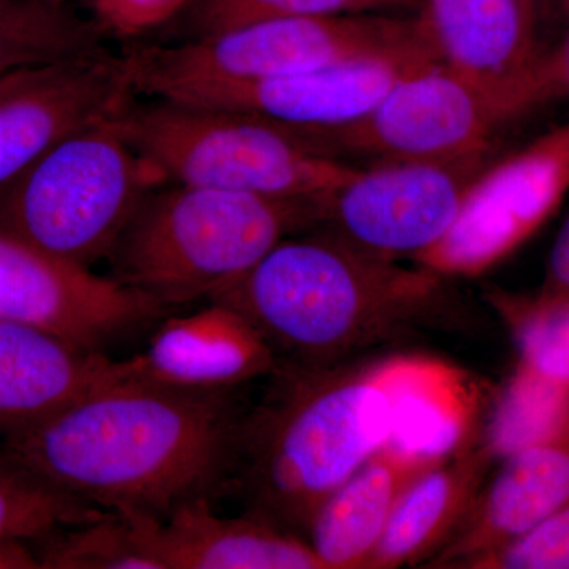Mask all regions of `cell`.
I'll return each instance as SVG.
<instances>
[{
    "mask_svg": "<svg viewBox=\"0 0 569 569\" xmlns=\"http://www.w3.org/2000/svg\"><path fill=\"white\" fill-rule=\"evenodd\" d=\"M271 376L246 415L236 478L253 516L296 535L387 445L447 458L477 432L485 402L473 377L425 355L279 366Z\"/></svg>",
    "mask_w": 569,
    "mask_h": 569,
    "instance_id": "1",
    "label": "cell"
},
{
    "mask_svg": "<svg viewBox=\"0 0 569 569\" xmlns=\"http://www.w3.org/2000/svg\"><path fill=\"white\" fill-rule=\"evenodd\" d=\"M421 10V0H192L181 14L182 40L288 18Z\"/></svg>",
    "mask_w": 569,
    "mask_h": 569,
    "instance_id": "24",
    "label": "cell"
},
{
    "mask_svg": "<svg viewBox=\"0 0 569 569\" xmlns=\"http://www.w3.org/2000/svg\"><path fill=\"white\" fill-rule=\"evenodd\" d=\"M244 418L233 389L174 387L137 370L7 433L3 458L86 503L163 519L227 486Z\"/></svg>",
    "mask_w": 569,
    "mask_h": 569,
    "instance_id": "2",
    "label": "cell"
},
{
    "mask_svg": "<svg viewBox=\"0 0 569 569\" xmlns=\"http://www.w3.org/2000/svg\"><path fill=\"white\" fill-rule=\"evenodd\" d=\"M123 58L133 91L160 99H182L206 89L290 77L348 62H441L421 13L254 22L173 44L134 47Z\"/></svg>",
    "mask_w": 569,
    "mask_h": 569,
    "instance_id": "5",
    "label": "cell"
},
{
    "mask_svg": "<svg viewBox=\"0 0 569 569\" xmlns=\"http://www.w3.org/2000/svg\"><path fill=\"white\" fill-rule=\"evenodd\" d=\"M167 306L114 277L96 274L0 227V318L32 326L84 350L164 316Z\"/></svg>",
    "mask_w": 569,
    "mask_h": 569,
    "instance_id": "11",
    "label": "cell"
},
{
    "mask_svg": "<svg viewBox=\"0 0 569 569\" xmlns=\"http://www.w3.org/2000/svg\"><path fill=\"white\" fill-rule=\"evenodd\" d=\"M500 126L481 93L441 62L407 74L358 121L301 134L329 156L380 162L452 160L489 151Z\"/></svg>",
    "mask_w": 569,
    "mask_h": 569,
    "instance_id": "10",
    "label": "cell"
},
{
    "mask_svg": "<svg viewBox=\"0 0 569 569\" xmlns=\"http://www.w3.org/2000/svg\"><path fill=\"white\" fill-rule=\"evenodd\" d=\"M321 219L323 201L164 182L119 238L111 277L168 309L211 301L282 239Z\"/></svg>",
    "mask_w": 569,
    "mask_h": 569,
    "instance_id": "4",
    "label": "cell"
},
{
    "mask_svg": "<svg viewBox=\"0 0 569 569\" xmlns=\"http://www.w3.org/2000/svg\"><path fill=\"white\" fill-rule=\"evenodd\" d=\"M126 58L107 50L0 78V187L67 134L133 99Z\"/></svg>",
    "mask_w": 569,
    "mask_h": 569,
    "instance_id": "12",
    "label": "cell"
},
{
    "mask_svg": "<svg viewBox=\"0 0 569 569\" xmlns=\"http://www.w3.org/2000/svg\"><path fill=\"white\" fill-rule=\"evenodd\" d=\"M107 509L86 503L0 463V541H28L102 518Z\"/></svg>",
    "mask_w": 569,
    "mask_h": 569,
    "instance_id": "25",
    "label": "cell"
},
{
    "mask_svg": "<svg viewBox=\"0 0 569 569\" xmlns=\"http://www.w3.org/2000/svg\"><path fill=\"white\" fill-rule=\"evenodd\" d=\"M43 2L59 3V6H67V0H43Z\"/></svg>",
    "mask_w": 569,
    "mask_h": 569,
    "instance_id": "32",
    "label": "cell"
},
{
    "mask_svg": "<svg viewBox=\"0 0 569 569\" xmlns=\"http://www.w3.org/2000/svg\"><path fill=\"white\" fill-rule=\"evenodd\" d=\"M137 370L134 358L114 361L103 351L0 318V432L51 417Z\"/></svg>",
    "mask_w": 569,
    "mask_h": 569,
    "instance_id": "17",
    "label": "cell"
},
{
    "mask_svg": "<svg viewBox=\"0 0 569 569\" xmlns=\"http://www.w3.org/2000/svg\"><path fill=\"white\" fill-rule=\"evenodd\" d=\"M0 569H40V561L24 542L0 541Z\"/></svg>",
    "mask_w": 569,
    "mask_h": 569,
    "instance_id": "30",
    "label": "cell"
},
{
    "mask_svg": "<svg viewBox=\"0 0 569 569\" xmlns=\"http://www.w3.org/2000/svg\"><path fill=\"white\" fill-rule=\"evenodd\" d=\"M541 298H567L569 296V217L550 250L545 282L537 293Z\"/></svg>",
    "mask_w": 569,
    "mask_h": 569,
    "instance_id": "29",
    "label": "cell"
},
{
    "mask_svg": "<svg viewBox=\"0 0 569 569\" xmlns=\"http://www.w3.org/2000/svg\"><path fill=\"white\" fill-rule=\"evenodd\" d=\"M116 121L167 182L323 201L358 170L282 126L209 104L130 99Z\"/></svg>",
    "mask_w": 569,
    "mask_h": 569,
    "instance_id": "6",
    "label": "cell"
},
{
    "mask_svg": "<svg viewBox=\"0 0 569 569\" xmlns=\"http://www.w3.org/2000/svg\"><path fill=\"white\" fill-rule=\"evenodd\" d=\"M490 301L515 337L516 367L569 389V296L492 293Z\"/></svg>",
    "mask_w": 569,
    "mask_h": 569,
    "instance_id": "22",
    "label": "cell"
},
{
    "mask_svg": "<svg viewBox=\"0 0 569 569\" xmlns=\"http://www.w3.org/2000/svg\"><path fill=\"white\" fill-rule=\"evenodd\" d=\"M192 0H91L92 21L102 36L133 40L181 17Z\"/></svg>",
    "mask_w": 569,
    "mask_h": 569,
    "instance_id": "27",
    "label": "cell"
},
{
    "mask_svg": "<svg viewBox=\"0 0 569 569\" xmlns=\"http://www.w3.org/2000/svg\"><path fill=\"white\" fill-rule=\"evenodd\" d=\"M497 462L481 432L407 490L366 569L422 567L462 526Z\"/></svg>",
    "mask_w": 569,
    "mask_h": 569,
    "instance_id": "20",
    "label": "cell"
},
{
    "mask_svg": "<svg viewBox=\"0 0 569 569\" xmlns=\"http://www.w3.org/2000/svg\"><path fill=\"white\" fill-rule=\"evenodd\" d=\"M569 501V413L500 460L462 526L422 568H466Z\"/></svg>",
    "mask_w": 569,
    "mask_h": 569,
    "instance_id": "15",
    "label": "cell"
},
{
    "mask_svg": "<svg viewBox=\"0 0 569 569\" xmlns=\"http://www.w3.org/2000/svg\"><path fill=\"white\" fill-rule=\"evenodd\" d=\"M36 553L47 569H160L126 511L69 527L40 539Z\"/></svg>",
    "mask_w": 569,
    "mask_h": 569,
    "instance_id": "23",
    "label": "cell"
},
{
    "mask_svg": "<svg viewBox=\"0 0 569 569\" xmlns=\"http://www.w3.org/2000/svg\"><path fill=\"white\" fill-rule=\"evenodd\" d=\"M467 569H569V501Z\"/></svg>",
    "mask_w": 569,
    "mask_h": 569,
    "instance_id": "26",
    "label": "cell"
},
{
    "mask_svg": "<svg viewBox=\"0 0 569 569\" xmlns=\"http://www.w3.org/2000/svg\"><path fill=\"white\" fill-rule=\"evenodd\" d=\"M138 373L190 389H234L271 376L276 356L244 317L212 302L189 316L168 318L144 353Z\"/></svg>",
    "mask_w": 569,
    "mask_h": 569,
    "instance_id": "18",
    "label": "cell"
},
{
    "mask_svg": "<svg viewBox=\"0 0 569 569\" xmlns=\"http://www.w3.org/2000/svg\"><path fill=\"white\" fill-rule=\"evenodd\" d=\"M93 21L43 0H0V78L103 51Z\"/></svg>",
    "mask_w": 569,
    "mask_h": 569,
    "instance_id": "21",
    "label": "cell"
},
{
    "mask_svg": "<svg viewBox=\"0 0 569 569\" xmlns=\"http://www.w3.org/2000/svg\"><path fill=\"white\" fill-rule=\"evenodd\" d=\"M489 151L452 160L380 162L326 197V231L348 244L399 260L437 244L458 220Z\"/></svg>",
    "mask_w": 569,
    "mask_h": 569,
    "instance_id": "9",
    "label": "cell"
},
{
    "mask_svg": "<svg viewBox=\"0 0 569 569\" xmlns=\"http://www.w3.org/2000/svg\"><path fill=\"white\" fill-rule=\"evenodd\" d=\"M535 9L538 21L542 17H549L569 24V0H535Z\"/></svg>",
    "mask_w": 569,
    "mask_h": 569,
    "instance_id": "31",
    "label": "cell"
},
{
    "mask_svg": "<svg viewBox=\"0 0 569 569\" xmlns=\"http://www.w3.org/2000/svg\"><path fill=\"white\" fill-rule=\"evenodd\" d=\"M440 61L473 86L498 122L526 112L542 48L535 0H421Z\"/></svg>",
    "mask_w": 569,
    "mask_h": 569,
    "instance_id": "13",
    "label": "cell"
},
{
    "mask_svg": "<svg viewBox=\"0 0 569 569\" xmlns=\"http://www.w3.org/2000/svg\"><path fill=\"white\" fill-rule=\"evenodd\" d=\"M432 63L437 62H348L290 77L206 89L171 100L246 112L291 132L310 134L358 121L397 81Z\"/></svg>",
    "mask_w": 569,
    "mask_h": 569,
    "instance_id": "14",
    "label": "cell"
},
{
    "mask_svg": "<svg viewBox=\"0 0 569 569\" xmlns=\"http://www.w3.org/2000/svg\"><path fill=\"white\" fill-rule=\"evenodd\" d=\"M445 277L406 268L329 233L282 239L212 298L246 318L277 367H326L430 321ZM209 301V302H211Z\"/></svg>",
    "mask_w": 569,
    "mask_h": 569,
    "instance_id": "3",
    "label": "cell"
},
{
    "mask_svg": "<svg viewBox=\"0 0 569 569\" xmlns=\"http://www.w3.org/2000/svg\"><path fill=\"white\" fill-rule=\"evenodd\" d=\"M447 458L389 443L359 467L307 527V541L325 569H366L407 490Z\"/></svg>",
    "mask_w": 569,
    "mask_h": 569,
    "instance_id": "19",
    "label": "cell"
},
{
    "mask_svg": "<svg viewBox=\"0 0 569 569\" xmlns=\"http://www.w3.org/2000/svg\"><path fill=\"white\" fill-rule=\"evenodd\" d=\"M569 192V121L478 176L458 220L415 263L445 277H477L526 244Z\"/></svg>",
    "mask_w": 569,
    "mask_h": 569,
    "instance_id": "8",
    "label": "cell"
},
{
    "mask_svg": "<svg viewBox=\"0 0 569 569\" xmlns=\"http://www.w3.org/2000/svg\"><path fill=\"white\" fill-rule=\"evenodd\" d=\"M553 100H569V31L539 54L527 86L526 112Z\"/></svg>",
    "mask_w": 569,
    "mask_h": 569,
    "instance_id": "28",
    "label": "cell"
},
{
    "mask_svg": "<svg viewBox=\"0 0 569 569\" xmlns=\"http://www.w3.org/2000/svg\"><path fill=\"white\" fill-rule=\"evenodd\" d=\"M164 182L114 112L67 134L0 187V227L91 268L110 260L146 194Z\"/></svg>",
    "mask_w": 569,
    "mask_h": 569,
    "instance_id": "7",
    "label": "cell"
},
{
    "mask_svg": "<svg viewBox=\"0 0 569 569\" xmlns=\"http://www.w3.org/2000/svg\"><path fill=\"white\" fill-rule=\"evenodd\" d=\"M126 512L160 569H325L307 539L253 515L220 518L211 498L187 501L163 519Z\"/></svg>",
    "mask_w": 569,
    "mask_h": 569,
    "instance_id": "16",
    "label": "cell"
}]
</instances>
